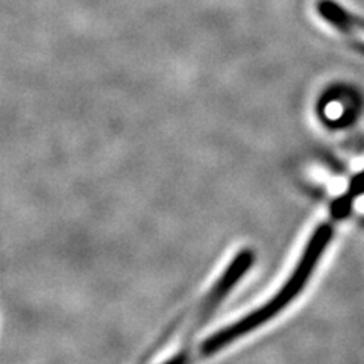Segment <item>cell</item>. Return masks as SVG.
Masks as SVG:
<instances>
[{
    "instance_id": "obj_2",
    "label": "cell",
    "mask_w": 364,
    "mask_h": 364,
    "mask_svg": "<svg viewBox=\"0 0 364 364\" xmlns=\"http://www.w3.org/2000/svg\"><path fill=\"white\" fill-rule=\"evenodd\" d=\"M361 193H364V172L357 175L352 179L348 191L345 193L343 198H338L333 205V215L336 219H343L345 215L349 214L352 202L355 198H358Z\"/></svg>"
},
{
    "instance_id": "obj_3",
    "label": "cell",
    "mask_w": 364,
    "mask_h": 364,
    "mask_svg": "<svg viewBox=\"0 0 364 364\" xmlns=\"http://www.w3.org/2000/svg\"><path fill=\"white\" fill-rule=\"evenodd\" d=\"M358 48H360V49L364 52V44H358Z\"/></svg>"
},
{
    "instance_id": "obj_1",
    "label": "cell",
    "mask_w": 364,
    "mask_h": 364,
    "mask_svg": "<svg viewBox=\"0 0 364 364\" xmlns=\"http://www.w3.org/2000/svg\"><path fill=\"white\" fill-rule=\"evenodd\" d=\"M317 13L329 25L343 32L364 33V18L349 13L334 0H318Z\"/></svg>"
}]
</instances>
